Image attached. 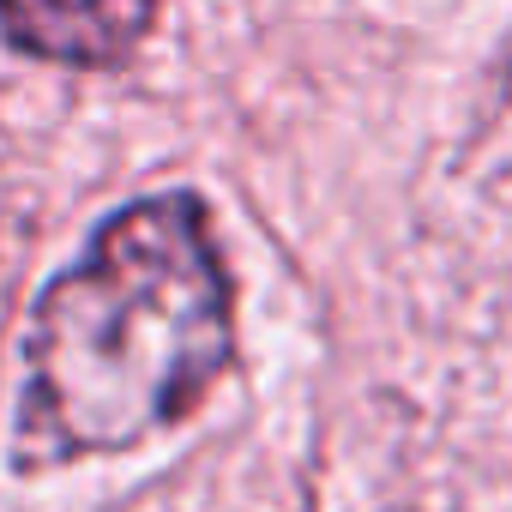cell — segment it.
I'll use <instances>...</instances> for the list:
<instances>
[{
    "mask_svg": "<svg viewBox=\"0 0 512 512\" xmlns=\"http://www.w3.org/2000/svg\"><path fill=\"white\" fill-rule=\"evenodd\" d=\"M229 362V284L187 193L127 205L37 302L19 446L31 464L121 452L199 404Z\"/></svg>",
    "mask_w": 512,
    "mask_h": 512,
    "instance_id": "1",
    "label": "cell"
},
{
    "mask_svg": "<svg viewBox=\"0 0 512 512\" xmlns=\"http://www.w3.org/2000/svg\"><path fill=\"white\" fill-rule=\"evenodd\" d=\"M151 25V0H0V31L25 55L67 67L121 61Z\"/></svg>",
    "mask_w": 512,
    "mask_h": 512,
    "instance_id": "2",
    "label": "cell"
}]
</instances>
